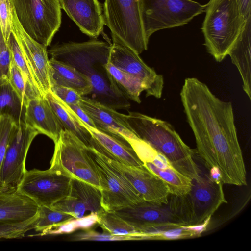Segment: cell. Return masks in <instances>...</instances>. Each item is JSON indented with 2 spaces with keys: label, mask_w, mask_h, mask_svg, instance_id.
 <instances>
[{
  "label": "cell",
  "mask_w": 251,
  "mask_h": 251,
  "mask_svg": "<svg viewBox=\"0 0 251 251\" xmlns=\"http://www.w3.org/2000/svg\"><path fill=\"white\" fill-rule=\"evenodd\" d=\"M180 95L195 139L196 152L206 167L218 168L223 184L247 185L232 103L219 99L195 77L185 79Z\"/></svg>",
  "instance_id": "6da1fadb"
},
{
  "label": "cell",
  "mask_w": 251,
  "mask_h": 251,
  "mask_svg": "<svg viewBox=\"0 0 251 251\" xmlns=\"http://www.w3.org/2000/svg\"><path fill=\"white\" fill-rule=\"evenodd\" d=\"M125 117L136 136L163 154L175 168L192 180L200 177L196 151L184 143L170 123L137 112L129 111Z\"/></svg>",
  "instance_id": "7a4b0ae2"
},
{
  "label": "cell",
  "mask_w": 251,
  "mask_h": 251,
  "mask_svg": "<svg viewBox=\"0 0 251 251\" xmlns=\"http://www.w3.org/2000/svg\"><path fill=\"white\" fill-rule=\"evenodd\" d=\"M201 30L207 51L218 62L228 55L246 20L235 0H210Z\"/></svg>",
  "instance_id": "3957f363"
},
{
  "label": "cell",
  "mask_w": 251,
  "mask_h": 251,
  "mask_svg": "<svg viewBox=\"0 0 251 251\" xmlns=\"http://www.w3.org/2000/svg\"><path fill=\"white\" fill-rule=\"evenodd\" d=\"M206 4L192 0H139V10L144 36L162 29L184 25L205 11Z\"/></svg>",
  "instance_id": "277c9868"
},
{
  "label": "cell",
  "mask_w": 251,
  "mask_h": 251,
  "mask_svg": "<svg viewBox=\"0 0 251 251\" xmlns=\"http://www.w3.org/2000/svg\"><path fill=\"white\" fill-rule=\"evenodd\" d=\"M54 145L50 165L71 178L83 181L100 190L97 164L89 149L79 138L64 129Z\"/></svg>",
  "instance_id": "5b68a950"
},
{
  "label": "cell",
  "mask_w": 251,
  "mask_h": 251,
  "mask_svg": "<svg viewBox=\"0 0 251 251\" xmlns=\"http://www.w3.org/2000/svg\"><path fill=\"white\" fill-rule=\"evenodd\" d=\"M105 25L111 32L112 40L140 54L147 50L139 10V0H105Z\"/></svg>",
  "instance_id": "8992f818"
},
{
  "label": "cell",
  "mask_w": 251,
  "mask_h": 251,
  "mask_svg": "<svg viewBox=\"0 0 251 251\" xmlns=\"http://www.w3.org/2000/svg\"><path fill=\"white\" fill-rule=\"evenodd\" d=\"M25 31L46 47L51 44L61 23L59 0H10Z\"/></svg>",
  "instance_id": "52a82bcc"
},
{
  "label": "cell",
  "mask_w": 251,
  "mask_h": 251,
  "mask_svg": "<svg viewBox=\"0 0 251 251\" xmlns=\"http://www.w3.org/2000/svg\"><path fill=\"white\" fill-rule=\"evenodd\" d=\"M113 212L138 232L145 227L187 226L180 196L172 194L166 204L160 205L143 201Z\"/></svg>",
  "instance_id": "ba28073f"
},
{
  "label": "cell",
  "mask_w": 251,
  "mask_h": 251,
  "mask_svg": "<svg viewBox=\"0 0 251 251\" xmlns=\"http://www.w3.org/2000/svg\"><path fill=\"white\" fill-rule=\"evenodd\" d=\"M72 178L50 165L47 170L26 171L17 188L38 206L50 207L67 196Z\"/></svg>",
  "instance_id": "9c48e42d"
},
{
  "label": "cell",
  "mask_w": 251,
  "mask_h": 251,
  "mask_svg": "<svg viewBox=\"0 0 251 251\" xmlns=\"http://www.w3.org/2000/svg\"><path fill=\"white\" fill-rule=\"evenodd\" d=\"M223 184L212 180L209 175L192 180L190 191L180 196L187 226L203 223L223 203H227Z\"/></svg>",
  "instance_id": "30bf717a"
},
{
  "label": "cell",
  "mask_w": 251,
  "mask_h": 251,
  "mask_svg": "<svg viewBox=\"0 0 251 251\" xmlns=\"http://www.w3.org/2000/svg\"><path fill=\"white\" fill-rule=\"evenodd\" d=\"M97 166L101 195V205L106 211H114L144 201L128 180L110 165L101 153L89 149Z\"/></svg>",
  "instance_id": "8fae6325"
},
{
  "label": "cell",
  "mask_w": 251,
  "mask_h": 251,
  "mask_svg": "<svg viewBox=\"0 0 251 251\" xmlns=\"http://www.w3.org/2000/svg\"><path fill=\"white\" fill-rule=\"evenodd\" d=\"M112 44L93 40L84 42H69L52 46L48 51L51 57L69 65L87 75L104 68L108 62Z\"/></svg>",
  "instance_id": "7c38bea8"
},
{
  "label": "cell",
  "mask_w": 251,
  "mask_h": 251,
  "mask_svg": "<svg viewBox=\"0 0 251 251\" xmlns=\"http://www.w3.org/2000/svg\"><path fill=\"white\" fill-rule=\"evenodd\" d=\"M39 133L22 121L14 130L7 148L0 171V187L17 188L26 169L28 151Z\"/></svg>",
  "instance_id": "4fadbf2b"
},
{
  "label": "cell",
  "mask_w": 251,
  "mask_h": 251,
  "mask_svg": "<svg viewBox=\"0 0 251 251\" xmlns=\"http://www.w3.org/2000/svg\"><path fill=\"white\" fill-rule=\"evenodd\" d=\"M112 41L108 61L139 79L145 86L147 97L160 98L164 86L163 76L148 66L139 54L116 41Z\"/></svg>",
  "instance_id": "5bb4252c"
},
{
  "label": "cell",
  "mask_w": 251,
  "mask_h": 251,
  "mask_svg": "<svg viewBox=\"0 0 251 251\" xmlns=\"http://www.w3.org/2000/svg\"><path fill=\"white\" fill-rule=\"evenodd\" d=\"M133 149L143 166L165 183L171 194L182 196L190 191L192 180L175 168L163 154L143 140L136 143Z\"/></svg>",
  "instance_id": "9a60e30c"
},
{
  "label": "cell",
  "mask_w": 251,
  "mask_h": 251,
  "mask_svg": "<svg viewBox=\"0 0 251 251\" xmlns=\"http://www.w3.org/2000/svg\"><path fill=\"white\" fill-rule=\"evenodd\" d=\"M12 31L42 95L50 91V66L47 47L31 37L23 29L13 10Z\"/></svg>",
  "instance_id": "2e32d148"
},
{
  "label": "cell",
  "mask_w": 251,
  "mask_h": 251,
  "mask_svg": "<svg viewBox=\"0 0 251 251\" xmlns=\"http://www.w3.org/2000/svg\"><path fill=\"white\" fill-rule=\"evenodd\" d=\"M101 154L110 165L128 180L144 201L160 205L168 203L171 194L168 187L143 165H126Z\"/></svg>",
  "instance_id": "e0dca14e"
},
{
  "label": "cell",
  "mask_w": 251,
  "mask_h": 251,
  "mask_svg": "<svg viewBox=\"0 0 251 251\" xmlns=\"http://www.w3.org/2000/svg\"><path fill=\"white\" fill-rule=\"evenodd\" d=\"M94 123L96 128L127 142L139 138L125 114L94 99L82 96L79 104Z\"/></svg>",
  "instance_id": "ac0fdd59"
},
{
  "label": "cell",
  "mask_w": 251,
  "mask_h": 251,
  "mask_svg": "<svg viewBox=\"0 0 251 251\" xmlns=\"http://www.w3.org/2000/svg\"><path fill=\"white\" fill-rule=\"evenodd\" d=\"M101 200L99 188L83 181L72 178L68 195L50 207L74 218H81L87 211L98 213L101 211L103 209Z\"/></svg>",
  "instance_id": "d6986e66"
},
{
  "label": "cell",
  "mask_w": 251,
  "mask_h": 251,
  "mask_svg": "<svg viewBox=\"0 0 251 251\" xmlns=\"http://www.w3.org/2000/svg\"><path fill=\"white\" fill-rule=\"evenodd\" d=\"M61 8L87 35L97 38L103 32L102 7L98 0H59Z\"/></svg>",
  "instance_id": "ffe728a7"
},
{
  "label": "cell",
  "mask_w": 251,
  "mask_h": 251,
  "mask_svg": "<svg viewBox=\"0 0 251 251\" xmlns=\"http://www.w3.org/2000/svg\"><path fill=\"white\" fill-rule=\"evenodd\" d=\"M38 205L17 188L0 187V224H17L37 215Z\"/></svg>",
  "instance_id": "44dd1931"
},
{
  "label": "cell",
  "mask_w": 251,
  "mask_h": 251,
  "mask_svg": "<svg viewBox=\"0 0 251 251\" xmlns=\"http://www.w3.org/2000/svg\"><path fill=\"white\" fill-rule=\"evenodd\" d=\"M24 121L39 134L45 135L54 143L64 129L45 96L29 101L25 106Z\"/></svg>",
  "instance_id": "7402d4cb"
},
{
  "label": "cell",
  "mask_w": 251,
  "mask_h": 251,
  "mask_svg": "<svg viewBox=\"0 0 251 251\" xmlns=\"http://www.w3.org/2000/svg\"><path fill=\"white\" fill-rule=\"evenodd\" d=\"M83 125L94 140L95 150L107 157L129 166H140L142 162L128 143L115 136L87 125ZM127 143V142H126Z\"/></svg>",
  "instance_id": "603a6c76"
},
{
  "label": "cell",
  "mask_w": 251,
  "mask_h": 251,
  "mask_svg": "<svg viewBox=\"0 0 251 251\" xmlns=\"http://www.w3.org/2000/svg\"><path fill=\"white\" fill-rule=\"evenodd\" d=\"M251 18L246 20L239 37L228 55L237 67L242 80L243 90L251 100Z\"/></svg>",
  "instance_id": "cb8c5ba5"
},
{
  "label": "cell",
  "mask_w": 251,
  "mask_h": 251,
  "mask_svg": "<svg viewBox=\"0 0 251 251\" xmlns=\"http://www.w3.org/2000/svg\"><path fill=\"white\" fill-rule=\"evenodd\" d=\"M50 66V82L71 88L82 96L92 93L93 86L89 77L75 68L61 61L51 58Z\"/></svg>",
  "instance_id": "d4e9b609"
},
{
  "label": "cell",
  "mask_w": 251,
  "mask_h": 251,
  "mask_svg": "<svg viewBox=\"0 0 251 251\" xmlns=\"http://www.w3.org/2000/svg\"><path fill=\"white\" fill-rule=\"evenodd\" d=\"M64 129L79 138L89 149L94 148V140L83 122L70 107L51 91L44 96Z\"/></svg>",
  "instance_id": "484cf974"
},
{
  "label": "cell",
  "mask_w": 251,
  "mask_h": 251,
  "mask_svg": "<svg viewBox=\"0 0 251 251\" xmlns=\"http://www.w3.org/2000/svg\"><path fill=\"white\" fill-rule=\"evenodd\" d=\"M110 89L119 97L141 103L140 95L145 88L134 75L122 71L107 62L103 66Z\"/></svg>",
  "instance_id": "4316f807"
},
{
  "label": "cell",
  "mask_w": 251,
  "mask_h": 251,
  "mask_svg": "<svg viewBox=\"0 0 251 251\" xmlns=\"http://www.w3.org/2000/svg\"><path fill=\"white\" fill-rule=\"evenodd\" d=\"M25 108L10 83L0 85V116H11L19 124L24 120Z\"/></svg>",
  "instance_id": "83f0119b"
},
{
  "label": "cell",
  "mask_w": 251,
  "mask_h": 251,
  "mask_svg": "<svg viewBox=\"0 0 251 251\" xmlns=\"http://www.w3.org/2000/svg\"><path fill=\"white\" fill-rule=\"evenodd\" d=\"M98 216L97 224L107 233L117 235L140 233L135 228L113 211L102 209L98 213Z\"/></svg>",
  "instance_id": "f1b7e54d"
},
{
  "label": "cell",
  "mask_w": 251,
  "mask_h": 251,
  "mask_svg": "<svg viewBox=\"0 0 251 251\" xmlns=\"http://www.w3.org/2000/svg\"><path fill=\"white\" fill-rule=\"evenodd\" d=\"M98 213H90L81 218H74L58 225L51 226L41 231L39 235H59L70 233L79 229H88L98 222Z\"/></svg>",
  "instance_id": "f546056e"
},
{
  "label": "cell",
  "mask_w": 251,
  "mask_h": 251,
  "mask_svg": "<svg viewBox=\"0 0 251 251\" xmlns=\"http://www.w3.org/2000/svg\"><path fill=\"white\" fill-rule=\"evenodd\" d=\"M7 43L10 53L11 61L20 70L26 83L35 92L43 96L31 75L16 37L13 31L10 33Z\"/></svg>",
  "instance_id": "4dcf8cb0"
},
{
  "label": "cell",
  "mask_w": 251,
  "mask_h": 251,
  "mask_svg": "<svg viewBox=\"0 0 251 251\" xmlns=\"http://www.w3.org/2000/svg\"><path fill=\"white\" fill-rule=\"evenodd\" d=\"M74 218L71 215L51 207H38L37 217L34 223V229L36 231L43 230L56 225Z\"/></svg>",
  "instance_id": "1f68e13d"
},
{
  "label": "cell",
  "mask_w": 251,
  "mask_h": 251,
  "mask_svg": "<svg viewBox=\"0 0 251 251\" xmlns=\"http://www.w3.org/2000/svg\"><path fill=\"white\" fill-rule=\"evenodd\" d=\"M9 83L25 108L30 100L42 96L35 92L26 83L21 72L12 61Z\"/></svg>",
  "instance_id": "d6a6232c"
},
{
  "label": "cell",
  "mask_w": 251,
  "mask_h": 251,
  "mask_svg": "<svg viewBox=\"0 0 251 251\" xmlns=\"http://www.w3.org/2000/svg\"><path fill=\"white\" fill-rule=\"evenodd\" d=\"M73 241H126L144 240L142 233L117 235L106 233H100L92 230L86 229L85 231L75 234L71 237Z\"/></svg>",
  "instance_id": "836d02e7"
},
{
  "label": "cell",
  "mask_w": 251,
  "mask_h": 251,
  "mask_svg": "<svg viewBox=\"0 0 251 251\" xmlns=\"http://www.w3.org/2000/svg\"><path fill=\"white\" fill-rule=\"evenodd\" d=\"M18 125L11 116H0V171L9 141Z\"/></svg>",
  "instance_id": "e575fe53"
},
{
  "label": "cell",
  "mask_w": 251,
  "mask_h": 251,
  "mask_svg": "<svg viewBox=\"0 0 251 251\" xmlns=\"http://www.w3.org/2000/svg\"><path fill=\"white\" fill-rule=\"evenodd\" d=\"M37 215L26 221L17 224H0V239L22 238L28 231L34 229Z\"/></svg>",
  "instance_id": "d590c367"
},
{
  "label": "cell",
  "mask_w": 251,
  "mask_h": 251,
  "mask_svg": "<svg viewBox=\"0 0 251 251\" xmlns=\"http://www.w3.org/2000/svg\"><path fill=\"white\" fill-rule=\"evenodd\" d=\"M11 64L9 49L0 28V85L9 82Z\"/></svg>",
  "instance_id": "8d00e7d4"
},
{
  "label": "cell",
  "mask_w": 251,
  "mask_h": 251,
  "mask_svg": "<svg viewBox=\"0 0 251 251\" xmlns=\"http://www.w3.org/2000/svg\"><path fill=\"white\" fill-rule=\"evenodd\" d=\"M87 75L89 77L93 86L92 93L95 92L97 96L109 99L112 98L117 100V98H121L113 92L110 89L109 84L107 83L103 76L98 71L91 72Z\"/></svg>",
  "instance_id": "74e56055"
},
{
  "label": "cell",
  "mask_w": 251,
  "mask_h": 251,
  "mask_svg": "<svg viewBox=\"0 0 251 251\" xmlns=\"http://www.w3.org/2000/svg\"><path fill=\"white\" fill-rule=\"evenodd\" d=\"M13 10L10 0H0V28L6 42L12 31Z\"/></svg>",
  "instance_id": "f35d334b"
},
{
  "label": "cell",
  "mask_w": 251,
  "mask_h": 251,
  "mask_svg": "<svg viewBox=\"0 0 251 251\" xmlns=\"http://www.w3.org/2000/svg\"><path fill=\"white\" fill-rule=\"evenodd\" d=\"M50 91L68 105L79 104L82 97L71 88L54 84H51Z\"/></svg>",
  "instance_id": "ab89813d"
},
{
  "label": "cell",
  "mask_w": 251,
  "mask_h": 251,
  "mask_svg": "<svg viewBox=\"0 0 251 251\" xmlns=\"http://www.w3.org/2000/svg\"><path fill=\"white\" fill-rule=\"evenodd\" d=\"M68 105L82 122L87 125L96 128V126L92 120L81 108L79 104H70Z\"/></svg>",
  "instance_id": "60d3db41"
},
{
  "label": "cell",
  "mask_w": 251,
  "mask_h": 251,
  "mask_svg": "<svg viewBox=\"0 0 251 251\" xmlns=\"http://www.w3.org/2000/svg\"><path fill=\"white\" fill-rule=\"evenodd\" d=\"M245 20L251 18V0H235Z\"/></svg>",
  "instance_id": "b9f144b4"
},
{
  "label": "cell",
  "mask_w": 251,
  "mask_h": 251,
  "mask_svg": "<svg viewBox=\"0 0 251 251\" xmlns=\"http://www.w3.org/2000/svg\"><path fill=\"white\" fill-rule=\"evenodd\" d=\"M209 176L213 181L220 182H222L221 179V174L218 168L212 167L209 169Z\"/></svg>",
  "instance_id": "7bdbcfd3"
}]
</instances>
